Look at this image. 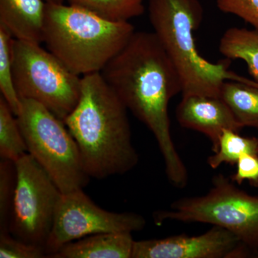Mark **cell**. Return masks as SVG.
<instances>
[{
  "mask_svg": "<svg viewBox=\"0 0 258 258\" xmlns=\"http://www.w3.org/2000/svg\"><path fill=\"white\" fill-rule=\"evenodd\" d=\"M145 226L142 215L107 211L93 203L83 189L76 190L61 195L45 250L50 257L62 246L83 237L109 232L132 233Z\"/></svg>",
  "mask_w": 258,
  "mask_h": 258,
  "instance_id": "obj_9",
  "label": "cell"
},
{
  "mask_svg": "<svg viewBox=\"0 0 258 258\" xmlns=\"http://www.w3.org/2000/svg\"><path fill=\"white\" fill-rule=\"evenodd\" d=\"M219 9L250 24L258 31V0H216Z\"/></svg>",
  "mask_w": 258,
  "mask_h": 258,
  "instance_id": "obj_22",
  "label": "cell"
},
{
  "mask_svg": "<svg viewBox=\"0 0 258 258\" xmlns=\"http://www.w3.org/2000/svg\"><path fill=\"white\" fill-rule=\"evenodd\" d=\"M149 12L154 33L181 78L182 96L220 97L226 81H255L230 71L228 59L212 63L200 55L194 35L203 20L198 0H149Z\"/></svg>",
  "mask_w": 258,
  "mask_h": 258,
  "instance_id": "obj_3",
  "label": "cell"
},
{
  "mask_svg": "<svg viewBox=\"0 0 258 258\" xmlns=\"http://www.w3.org/2000/svg\"><path fill=\"white\" fill-rule=\"evenodd\" d=\"M175 114L183 128L196 131L210 139L213 153L218 149L224 130L230 129L240 133L243 128L220 97L182 96Z\"/></svg>",
  "mask_w": 258,
  "mask_h": 258,
  "instance_id": "obj_11",
  "label": "cell"
},
{
  "mask_svg": "<svg viewBox=\"0 0 258 258\" xmlns=\"http://www.w3.org/2000/svg\"><path fill=\"white\" fill-rule=\"evenodd\" d=\"M220 98L227 103L242 127L258 131V82L252 83L226 81Z\"/></svg>",
  "mask_w": 258,
  "mask_h": 258,
  "instance_id": "obj_14",
  "label": "cell"
},
{
  "mask_svg": "<svg viewBox=\"0 0 258 258\" xmlns=\"http://www.w3.org/2000/svg\"><path fill=\"white\" fill-rule=\"evenodd\" d=\"M19 125L28 154L45 169L62 194L83 189L90 176L77 143L64 122L46 107L21 98Z\"/></svg>",
  "mask_w": 258,
  "mask_h": 258,
  "instance_id": "obj_6",
  "label": "cell"
},
{
  "mask_svg": "<svg viewBox=\"0 0 258 258\" xmlns=\"http://www.w3.org/2000/svg\"><path fill=\"white\" fill-rule=\"evenodd\" d=\"M14 37L0 25V91L1 96L8 103L15 115L21 106L14 83L13 67V45Z\"/></svg>",
  "mask_w": 258,
  "mask_h": 258,
  "instance_id": "obj_19",
  "label": "cell"
},
{
  "mask_svg": "<svg viewBox=\"0 0 258 258\" xmlns=\"http://www.w3.org/2000/svg\"><path fill=\"white\" fill-rule=\"evenodd\" d=\"M101 74L127 109L154 134L169 182L178 189L186 187L189 173L171 137L168 113L169 102L182 92V83L155 34L134 32Z\"/></svg>",
  "mask_w": 258,
  "mask_h": 258,
  "instance_id": "obj_1",
  "label": "cell"
},
{
  "mask_svg": "<svg viewBox=\"0 0 258 258\" xmlns=\"http://www.w3.org/2000/svg\"><path fill=\"white\" fill-rule=\"evenodd\" d=\"M0 257L42 258L47 257V254L41 246L28 243L5 232L0 233Z\"/></svg>",
  "mask_w": 258,
  "mask_h": 258,
  "instance_id": "obj_21",
  "label": "cell"
},
{
  "mask_svg": "<svg viewBox=\"0 0 258 258\" xmlns=\"http://www.w3.org/2000/svg\"><path fill=\"white\" fill-rule=\"evenodd\" d=\"M28 154L18 118L3 97H0V157L12 161Z\"/></svg>",
  "mask_w": 258,
  "mask_h": 258,
  "instance_id": "obj_17",
  "label": "cell"
},
{
  "mask_svg": "<svg viewBox=\"0 0 258 258\" xmlns=\"http://www.w3.org/2000/svg\"><path fill=\"white\" fill-rule=\"evenodd\" d=\"M254 257L258 258V251L257 252V253L255 254V255H254Z\"/></svg>",
  "mask_w": 258,
  "mask_h": 258,
  "instance_id": "obj_25",
  "label": "cell"
},
{
  "mask_svg": "<svg viewBox=\"0 0 258 258\" xmlns=\"http://www.w3.org/2000/svg\"><path fill=\"white\" fill-rule=\"evenodd\" d=\"M13 67L20 99L38 102L62 121L74 111L81 96L82 77L40 44L14 38Z\"/></svg>",
  "mask_w": 258,
  "mask_h": 258,
  "instance_id": "obj_7",
  "label": "cell"
},
{
  "mask_svg": "<svg viewBox=\"0 0 258 258\" xmlns=\"http://www.w3.org/2000/svg\"><path fill=\"white\" fill-rule=\"evenodd\" d=\"M237 169L230 176V179L236 184L241 185L244 181L258 187V155L246 154L241 156L236 164Z\"/></svg>",
  "mask_w": 258,
  "mask_h": 258,
  "instance_id": "obj_23",
  "label": "cell"
},
{
  "mask_svg": "<svg viewBox=\"0 0 258 258\" xmlns=\"http://www.w3.org/2000/svg\"><path fill=\"white\" fill-rule=\"evenodd\" d=\"M258 155V138L244 137L239 132L225 129L219 140L216 152L210 156L208 164L212 169H217L222 164L236 165L243 154Z\"/></svg>",
  "mask_w": 258,
  "mask_h": 258,
  "instance_id": "obj_16",
  "label": "cell"
},
{
  "mask_svg": "<svg viewBox=\"0 0 258 258\" xmlns=\"http://www.w3.org/2000/svg\"><path fill=\"white\" fill-rule=\"evenodd\" d=\"M135 32L128 21H112L74 5L47 3L43 42L80 76L101 73Z\"/></svg>",
  "mask_w": 258,
  "mask_h": 258,
  "instance_id": "obj_4",
  "label": "cell"
},
{
  "mask_svg": "<svg viewBox=\"0 0 258 258\" xmlns=\"http://www.w3.org/2000/svg\"><path fill=\"white\" fill-rule=\"evenodd\" d=\"M237 185L223 174H217L205 195L176 200L169 210L155 212V221L157 225L172 220L222 227L249 247L254 257L258 251V196Z\"/></svg>",
  "mask_w": 258,
  "mask_h": 258,
  "instance_id": "obj_5",
  "label": "cell"
},
{
  "mask_svg": "<svg viewBox=\"0 0 258 258\" xmlns=\"http://www.w3.org/2000/svg\"><path fill=\"white\" fill-rule=\"evenodd\" d=\"M15 163L17 182L10 233L45 249L62 192L30 154Z\"/></svg>",
  "mask_w": 258,
  "mask_h": 258,
  "instance_id": "obj_8",
  "label": "cell"
},
{
  "mask_svg": "<svg viewBox=\"0 0 258 258\" xmlns=\"http://www.w3.org/2000/svg\"><path fill=\"white\" fill-rule=\"evenodd\" d=\"M47 3H57V4H62L64 0H45Z\"/></svg>",
  "mask_w": 258,
  "mask_h": 258,
  "instance_id": "obj_24",
  "label": "cell"
},
{
  "mask_svg": "<svg viewBox=\"0 0 258 258\" xmlns=\"http://www.w3.org/2000/svg\"><path fill=\"white\" fill-rule=\"evenodd\" d=\"M79 7L112 21H128L143 14V0H68Z\"/></svg>",
  "mask_w": 258,
  "mask_h": 258,
  "instance_id": "obj_18",
  "label": "cell"
},
{
  "mask_svg": "<svg viewBox=\"0 0 258 258\" xmlns=\"http://www.w3.org/2000/svg\"><path fill=\"white\" fill-rule=\"evenodd\" d=\"M46 6L45 0H0V25L16 40L41 44Z\"/></svg>",
  "mask_w": 258,
  "mask_h": 258,
  "instance_id": "obj_12",
  "label": "cell"
},
{
  "mask_svg": "<svg viewBox=\"0 0 258 258\" xmlns=\"http://www.w3.org/2000/svg\"><path fill=\"white\" fill-rule=\"evenodd\" d=\"M127 111L101 73L82 76L79 103L63 122L90 177L123 175L138 164Z\"/></svg>",
  "mask_w": 258,
  "mask_h": 258,
  "instance_id": "obj_2",
  "label": "cell"
},
{
  "mask_svg": "<svg viewBox=\"0 0 258 258\" xmlns=\"http://www.w3.org/2000/svg\"><path fill=\"white\" fill-rule=\"evenodd\" d=\"M134 240L130 232L96 234L62 246L53 258H132Z\"/></svg>",
  "mask_w": 258,
  "mask_h": 258,
  "instance_id": "obj_13",
  "label": "cell"
},
{
  "mask_svg": "<svg viewBox=\"0 0 258 258\" xmlns=\"http://www.w3.org/2000/svg\"><path fill=\"white\" fill-rule=\"evenodd\" d=\"M219 50L228 60H242L249 74L258 82V31L247 28H231L220 39Z\"/></svg>",
  "mask_w": 258,
  "mask_h": 258,
  "instance_id": "obj_15",
  "label": "cell"
},
{
  "mask_svg": "<svg viewBox=\"0 0 258 258\" xmlns=\"http://www.w3.org/2000/svg\"><path fill=\"white\" fill-rule=\"evenodd\" d=\"M17 173L14 161H0V233L10 232Z\"/></svg>",
  "mask_w": 258,
  "mask_h": 258,
  "instance_id": "obj_20",
  "label": "cell"
},
{
  "mask_svg": "<svg viewBox=\"0 0 258 258\" xmlns=\"http://www.w3.org/2000/svg\"><path fill=\"white\" fill-rule=\"evenodd\" d=\"M254 252L234 234L213 226L200 235L134 241L132 258H247Z\"/></svg>",
  "mask_w": 258,
  "mask_h": 258,
  "instance_id": "obj_10",
  "label": "cell"
}]
</instances>
